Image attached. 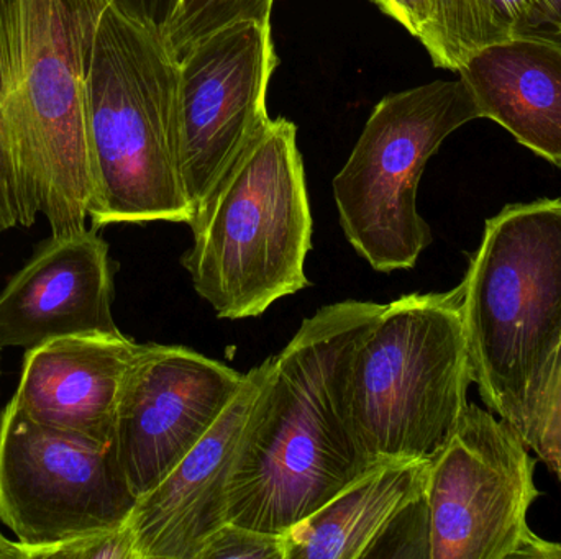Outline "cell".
<instances>
[{
    "mask_svg": "<svg viewBox=\"0 0 561 559\" xmlns=\"http://www.w3.org/2000/svg\"><path fill=\"white\" fill-rule=\"evenodd\" d=\"M181 263L219 318L260 317L310 286L312 216L297 128L270 121L197 209Z\"/></svg>",
    "mask_w": 561,
    "mask_h": 559,
    "instance_id": "cell-5",
    "label": "cell"
},
{
    "mask_svg": "<svg viewBox=\"0 0 561 559\" xmlns=\"http://www.w3.org/2000/svg\"><path fill=\"white\" fill-rule=\"evenodd\" d=\"M245 374L186 347L141 345L125 374L112 446L138 498L213 429Z\"/></svg>",
    "mask_w": 561,
    "mask_h": 559,
    "instance_id": "cell-11",
    "label": "cell"
},
{
    "mask_svg": "<svg viewBox=\"0 0 561 559\" xmlns=\"http://www.w3.org/2000/svg\"><path fill=\"white\" fill-rule=\"evenodd\" d=\"M275 0H181L167 32L178 56L216 30L239 20L270 23Z\"/></svg>",
    "mask_w": 561,
    "mask_h": 559,
    "instance_id": "cell-18",
    "label": "cell"
},
{
    "mask_svg": "<svg viewBox=\"0 0 561 559\" xmlns=\"http://www.w3.org/2000/svg\"><path fill=\"white\" fill-rule=\"evenodd\" d=\"M529 449L561 481V358L537 416Z\"/></svg>",
    "mask_w": 561,
    "mask_h": 559,
    "instance_id": "cell-20",
    "label": "cell"
},
{
    "mask_svg": "<svg viewBox=\"0 0 561 559\" xmlns=\"http://www.w3.org/2000/svg\"><path fill=\"white\" fill-rule=\"evenodd\" d=\"M481 118L561 166V42L523 35L481 49L460 69Z\"/></svg>",
    "mask_w": 561,
    "mask_h": 559,
    "instance_id": "cell-16",
    "label": "cell"
},
{
    "mask_svg": "<svg viewBox=\"0 0 561 559\" xmlns=\"http://www.w3.org/2000/svg\"><path fill=\"white\" fill-rule=\"evenodd\" d=\"M371 2H375L382 13L404 26L415 38L421 36L431 12V0H371Z\"/></svg>",
    "mask_w": 561,
    "mask_h": 559,
    "instance_id": "cell-24",
    "label": "cell"
},
{
    "mask_svg": "<svg viewBox=\"0 0 561 559\" xmlns=\"http://www.w3.org/2000/svg\"><path fill=\"white\" fill-rule=\"evenodd\" d=\"M115 265L98 230L49 236L0 292V350L75 335H124L112 315Z\"/></svg>",
    "mask_w": 561,
    "mask_h": 559,
    "instance_id": "cell-13",
    "label": "cell"
},
{
    "mask_svg": "<svg viewBox=\"0 0 561 559\" xmlns=\"http://www.w3.org/2000/svg\"><path fill=\"white\" fill-rule=\"evenodd\" d=\"M382 307L327 305L268 358L237 449L227 522L283 535L376 465L353 423L350 366Z\"/></svg>",
    "mask_w": 561,
    "mask_h": 559,
    "instance_id": "cell-1",
    "label": "cell"
},
{
    "mask_svg": "<svg viewBox=\"0 0 561 559\" xmlns=\"http://www.w3.org/2000/svg\"><path fill=\"white\" fill-rule=\"evenodd\" d=\"M91 229L194 220L181 163L180 56L167 33L102 10L85 61Z\"/></svg>",
    "mask_w": 561,
    "mask_h": 559,
    "instance_id": "cell-2",
    "label": "cell"
},
{
    "mask_svg": "<svg viewBox=\"0 0 561 559\" xmlns=\"http://www.w3.org/2000/svg\"><path fill=\"white\" fill-rule=\"evenodd\" d=\"M0 559H35L28 548L0 534Z\"/></svg>",
    "mask_w": 561,
    "mask_h": 559,
    "instance_id": "cell-26",
    "label": "cell"
},
{
    "mask_svg": "<svg viewBox=\"0 0 561 559\" xmlns=\"http://www.w3.org/2000/svg\"><path fill=\"white\" fill-rule=\"evenodd\" d=\"M481 118L463 79L434 81L376 104L333 196L350 245L379 272L412 269L432 243L417 210L427 161L454 131Z\"/></svg>",
    "mask_w": 561,
    "mask_h": 559,
    "instance_id": "cell-7",
    "label": "cell"
},
{
    "mask_svg": "<svg viewBox=\"0 0 561 559\" xmlns=\"http://www.w3.org/2000/svg\"><path fill=\"white\" fill-rule=\"evenodd\" d=\"M460 286L471 381L529 446L561 358V199L488 219Z\"/></svg>",
    "mask_w": 561,
    "mask_h": 559,
    "instance_id": "cell-3",
    "label": "cell"
},
{
    "mask_svg": "<svg viewBox=\"0 0 561 559\" xmlns=\"http://www.w3.org/2000/svg\"><path fill=\"white\" fill-rule=\"evenodd\" d=\"M196 559H284L283 535L227 522L203 545Z\"/></svg>",
    "mask_w": 561,
    "mask_h": 559,
    "instance_id": "cell-19",
    "label": "cell"
},
{
    "mask_svg": "<svg viewBox=\"0 0 561 559\" xmlns=\"http://www.w3.org/2000/svg\"><path fill=\"white\" fill-rule=\"evenodd\" d=\"M62 559H138L137 547H135L134 534L128 524L65 545L56 551L55 557Z\"/></svg>",
    "mask_w": 561,
    "mask_h": 559,
    "instance_id": "cell-22",
    "label": "cell"
},
{
    "mask_svg": "<svg viewBox=\"0 0 561 559\" xmlns=\"http://www.w3.org/2000/svg\"><path fill=\"white\" fill-rule=\"evenodd\" d=\"M137 501L112 443L33 422L9 400L0 416V521L33 558L122 527Z\"/></svg>",
    "mask_w": 561,
    "mask_h": 559,
    "instance_id": "cell-9",
    "label": "cell"
},
{
    "mask_svg": "<svg viewBox=\"0 0 561 559\" xmlns=\"http://www.w3.org/2000/svg\"><path fill=\"white\" fill-rule=\"evenodd\" d=\"M536 463L511 423L468 404L428 459L431 559H561V544L529 525L540 496Z\"/></svg>",
    "mask_w": 561,
    "mask_h": 559,
    "instance_id": "cell-8",
    "label": "cell"
},
{
    "mask_svg": "<svg viewBox=\"0 0 561 559\" xmlns=\"http://www.w3.org/2000/svg\"><path fill=\"white\" fill-rule=\"evenodd\" d=\"M553 38L560 39L561 42V36H553Z\"/></svg>",
    "mask_w": 561,
    "mask_h": 559,
    "instance_id": "cell-27",
    "label": "cell"
},
{
    "mask_svg": "<svg viewBox=\"0 0 561 559\" xmlns=\"http://www.w3.org/2000/svg\"><path fill=\"white\" fill-rule=\"evenodd\" d=\"M270 360L245 374L242 389L199 443L138 498L128 527L138 559H196L203 545L227 524V488L237 449Z\"/></svg>",
    "mask_w": 561,
    "mask_h": 559,
    "instance_id": "cell-14",
    "label": "cell"
},
{
    "mask_svg": "<svg viewBox=\"0 0 561 559\" xmlns=\"http://www.w3.org/2000/svg\"><path fill=\"white\" fill-rule=\"evenodd\" d=\"M111 3L135 22L167 33L180 9L181 0H111Z\"/></svg>",
    "mask_w": 561,
    "mask_h": 559,
    "instance_id": "cell-23",
    "label": "cell"
},
{
    "mask_svg": "<svg viewBox=\"0 0 561 559\" xmlns=\"http://www.w3.org/2000/svg\"><path fill=\"white\" fill-rule=\"evenodd\" d=\"M471 383L460 284L386 304L350 366L353 423L371 462L431 459L467 410Z\"/></svg>",
    "mask_w": 561,
    "mask_h": 559,
    "instance_id": "cell-6",
    "label": "cell"
},
{
    "mask_svg": "<svg viewBox=\"0 0 561 559\" xmlns=\"http://www.w3.org/2000/svg\"><path fill=\"white\" fill-rule=\"evenodd\" d=\"M23 203L12 135L0 95V233L22 225Z\"/></svg>",
    "mask_w": 561,
    "mask_h": 559,
    "instance_id": "cell-21",
    "label": "cell"
},
{
    "mask_svg": "<svg viewBox=\"0 0 561 559\" xmlns=\"http://www.w3.org/2000/svg\"><path fill=\"white\" fill-rule=\"evenodd\" d=\"M527 35L561 36V0H539Z\"/></svg>",
    "mask_w": 561,
    "mask_h": 559,
    "instance_id": "cell-25",
    "label": "cell"
},
{
    "mask_svg": "<svg viewBox=\"0 0 561 559\" xmlns=\"http://www.w3.org/2000/svg\"><path fill=\"white\" fill-rule=\"evenodd\" d=\"M141 345L125 335H75L25 351L12 403L33 422L108 445L118 397Z\"/></svg>",
    "mask_w": 561,
    "mask_h": 559,
    "instance_id": "cell-15",
    "label": "cell"
},
{
    "mask_svg": "<svg viewBox=\"0 0 561 559\" xmlns=\"http://www.w3.org/2000/svg\"><path fill=\"white\" fill-rule=\"evenodd\" d=\"M276 66L272 23L256 20L222 26L181 56V163L194 212L272 121Z\"/></svg>",
    "mask_w": 561,
    "mask_h": 559,
    "instance_id": "cell-10",
    "label": "cell"
},
{
    "mask_svg": "<svg viewBox=\"0 0 561 559\" xmlns=\"http://www.w3.org/2000/svg\"><path fill=\"white\" fill-rule=\"evenodd\" d=\"M539 0H431L419 42L437 68L458 69L481 49L527 35Z\"/></svg>",
    "mask_w": 561,
    "mask_h": 559,
    "instance_id": "cell-17",
    "label": "cell"
},
{
    "mask_svg": "<svg viewBox=\"0 0 561 559\" xmlns=\"http://www.w3.org/2000/svg\"><path fill=\"white\" fill-rule=\"evenodd\" d=\"M108 0H0V95L22 190V226H88L85 61Z\"/></svg>",
    "mask_w": 561,
    "mask_h": 559,
    "instance_id": "cell-4",
    "label": "cell"
},
{
    "mask_svg": "<svg viewBox=\"0 0 561 559\" xmlns=\"http://www.w3.org/2000/svg\"><path fill=\"white\" fill-rule=\"evenodd\" d=\"M428 459L382 462L283 534L284 559H431Z\"/></svg>",
    "mask_w": 561,
    "mask_h": 559,
    "instance_id": "cell-12",
    "label": "cell"
}]
</instances>
